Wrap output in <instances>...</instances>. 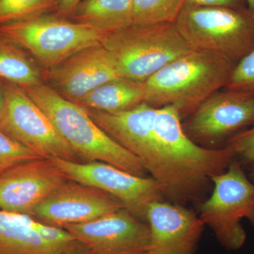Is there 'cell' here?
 <instances>
[{"mask_svg": "<svg viewBox=\"0 0 254 254\" xmlns=\"http://www.w3.org/2000/svg\"><path fill=\"white\" fill-rule=\"evenodd\" d=\"M172 105L157 108L153 138L143 165L158 182L167 201L185 205L205 199L212 177L225 172L235 160L227 145L209 148L193 141Z\"/></svg>", "mask_w": 254, "mask_h": 254, "instance_id": "cell-1", "label": "cell"}, {"mask_svg": "<svg viewBox=\"0 0 254 254\" xmlns=\"http://www.w3.org/2000/svg\"><path fill=\"white\" fill-rule=\"evenodd\" d=\"M236 65L218 55L192 50L165 65L145 81V103L172 105L182 118L226 87Z\"/></svg>", "mask_w": 254, "mask_h": 254, "instance_id": "cell-2", "label": "cell"}, {"mask_svg": "<svg viewBox=\"0 0 254 254\" xmlns=\"http://www.w3.org/2000/svg\"><path fill=\"white\" fill-rule=\"evenodd\" d=\"M23 89L46 113L83 163L104 162L137 176H148L141 162L103 131L86 108L43 83Z\"/></svg>", "mask_w": 254, "mask_h": 254, "instance_id": "cell-3", "label": "cell"}, {"mask_svg": "<svg viewBox=\"0 0 254 254\" xmlns=\"http://www.w3.org/2000/svg\"><path fill=\"white\" fill-rule=\"evenodd\" d=\"M175 24L193 49L210 52L235 65L254 50V12L247 6L186 4Z\"/></svg>", "mask_w": 254, "mask_h": 254, "instance_id": "cell-4", "label": "cell"}, {"mask_svg": "<svg viewBox=\"0 0 254 254\" xmlns=\"http://www.w3.org/2000/svg\"><path fill=\"white\" fill-rule=\"evenodd\" d=\"M101 45L113 57L121 77L142 82L193 50L175 23L132 25L105 34Z\"/></svg>", "mask_w": 254, "mask_h": 254, "instance_id": "cell-5", "label": "cell"}, {"mask_svg": "<svg viewBox=\"0 0 254 254\" xmlns=\"http://www.w3.org/2000/svg\"><path fill=\"white\" fill-rule=\"evenodd\" d=\"M211 181V193L199 203L198 216L225 248L240 250L247 240L241 222L247 218L254 225V182L236 161Z\"/></svg>", "mask_w": 254, "mask_h": 254, "instance_id": "cell-6", "label": "cell"}, {"mask_svg": "<svg viewBox=\"0 0 254 254\" xmlns=\"http://www.w3.org/2000/svg\"><path fill=\"white\" fill-rule=\"evenodd\" d=\"M105 35L82 23L43 16L0 26V38L28 50L50 68L101 44Z\"/></svg>", "mask_w": 254, "mask_h": 254, "instance_id": "cell-7", "label": "cell"}, {"mask_svg": "<svg viewBox=\"0 0 254 254\" xmlns=\"http://www.w3.org/2000/svg\"><path fill=\"white\" fill-rule=\"evenodd\" d=\"M0 128L42 158L83 163L26 92L9 82L4 81V107Z\"/></svg>", "mask_w": 254, "mask_h": 254, "instance_id": "cell-8", "label": "cell"}, {"mask_svg": "<svg viewBox=\"0 0 254 254\" xmlns=\"http://www.w3.org/2000/svg\"><path fill=\"white\" fill-rule=\"evenodd\" d=\"M53 160L68 180L110 193L120 200L129 213L143 221H146L148 206L164 200L158 182L150 176H137L104 162Z\"/></svg>", "mask_w": 254, "mask_h": 254, "instance_id": "cell-9", "label": "cell"}, {"mask_svg": "<svg viewBox=\"0 0 254 254\" xmlns=\"http://www.w3.org/2000/svg\"><path fill=\"white\" fill-rule=\"evenodd\" d=\"M253 125L254 95L223 89L205 100L183 127L195 143L215 148Z\"/></svg>", "mask_w": 254, "mask_h": 254, "instance_id": "cell-10", "label": "cell"}, {"mask_svg": "<svg viewBox=\"0 0 254 254\" xmlns=\"http://www.w3.org/2000/svg\"><path fill=\"white\" fill-rule=\"evenodd\" d=\"M125 208L118 198L94 187L68 180L39 203L31 217L64 227L92 221Z\"/></svg>", "mask_w": 254, "mask_h": 254, "instance_id": "cell-11", "label": "cell"}, {"mask_svg": "<svg viewBox=\"0 0 254 254\" xmlns=\"http://www.w3.org/2000/svg\"><path fill=\"white\" fill-rule=\"evenodd\" d=\"M68 180L53 159L15 165L0 174V210L31 216L37 205Z\"/></svg>", "mask_w": 254, "mask_h": 254, "instance_id": "cell-12", "label": "cell"}, {"mask_svg": "<svg viewBox=\"0 0 254 254\" xmlns=\"http://www.w3.org/2000/svg\"><path fill=\"white\" fill-rule=\"evenodd\" d=\"M63 228L95 254H141L151 246L148 223L126 209Z\"/></svg>", "mask_w": 254, "mask_h": 254, "instance_id": "cell-13", "label": "cell"}, {"mask_svg": "<svg viewBox=\"0 0 254 254\" xmlns=\"http://www.w3.org/2000/svg\"><path fill=\"white\" fill-rule=\"evenodd\" d=\"M145 220L151 235L150 250L161 254H194L205 226L193 210L165 200L148 206Z\"/></svg>", "mask_w": 254, "mask_h": 254, "instance_id": "cell-14", "label": "cell"}, {"mask_svg": "<svg viewBox=\"0 0 254 254\" xmlns=\"http://www.w3.org/2000/svg\"><path fill=\"white\" fill-rule=\"evenodd\" d=\"M50 73L58 93L75 103L97 87L121 77L113 57L101 44L76 53Z\"/></svg>", "mask_w": 254, "mask_h": 254, "instance_id": "cell-15", "label": "cell"}, {"mask_svg": "<svg viewBox=\"0 0 254 254\" xmlns=\"http://www.w3.org/2000/svg\"><path fill=\"white\" fill-rule=\"evenodd\" d=\"M32 217L0 210V254H64L75 243L58 245L31 226Z\"/></svg>", "mask_w": 254, "mask_h": 254, "instance_id": "cell-16", "label": "cell"}, {"mask_svg": "<svg viewBox=\"0 0 254 254\" xmlns=\"http://www.w3.org/2000/svg\"><path fill=\"white\" fill-rule=\"evenodd\" d=\"M145 102V82L120 77L97 87L76 104L87 109L118 112Z\"/></svg>", "mask_w": 254, "mask_h": 254, "instance_id": "cell-17", "label": "cell"}, {"mask_svg": "<svg viewBox=\"0 0 254 254\" xmlns=\"http://www.w3.org/2000/svg\"><path fill=\"white\" fill-rule=\"evenodd\" d=\"M74 14L76 22L105 34L133 25L132 0H85Z\"/></svg>", "mask_w": 254, "mask_h": 254, "instance_id": "cell-18", "label": "cell"}, {"mask_svg": "<svg viewBox=\"0 0 254 254\" xmlns=\"http://www.w3.org/2000/svg\"><path fill=\"white\" fill-rule=\"evenodd\" d=\"M21 49L0 38V79L22 88L41 84L38 68Z\"/></svg>", "mask_w": 254, "mask_h": 254, "instance_id": "cell-19", "label": "cell"}, {"mask_svg": "<svg viewBox=\"0 0 254 254\" xmlns=\"http://www.w3.org/2000/svg\"><path fill=\"white\" fill-rule=\"evenodd\" d=\"M187 0H132L133 25L175 23Z\"/></svg>", "mask_w": 254, "mask_h": 254, "instance_id": "cell-20", "label": "cell"}, {"mask_svg": "<svg viewBox=\"0 0 254 254\" xmlns=\"http://www.w3.org/2000/svg\"><path fill=\"white\" fill-rule=\"evenodd\" d=\"M58 0H0V26L43 16Z\"/></svg>", "mask_w": 254, "mask_h": 254, "instance_id": "cell-21", "label": "cell"}, {"mask_svg": "<svg viewBox=\"0 0 254 254\" xmlns=\"http://www.w3.org/2000/svg\"><path fill=\"white\" fill-rule=\"evenodd\" d=\"M42 158L0 128V174L15 165Z\"/></svg>", "mask_w": 254, "mask_h": 254, "instance_id": "cell-22", "label": "cell"}, {"mask_svg": "<svg viewBox=\"0 0 254 254\" xmlns=\"http://www.w3.org/2000/svg\"><path fill=\"white\" fill-rule=\"evenodd\" d=\"M224 89L254 96V50L235 66L230 80Z\"/></svg>", "mask_w": 254, "mask_h": 254, "instance_id": "cell-23", "label": "cell"}, {"mask_svg": "<svg viewBox=\"0 0 254 254\" xmlns=\"http://www.w3.org/2000/svg\"><path fill=\"white\" fill-rule=\"evenodd\" d=\"M233 152L235 160L243 167L254 164V125L237 133L225 143Z\"/></svg>", "mask_w": 254, "mask_h": 254, "instance_id": "cell-24", "label": "cell"}, {"mask_svg": "<svg viewBox=\"0 0 254 254\" xmlns=\"http://www.w3.org/2000/svg\"><path fill=\"white\" fill-rule=\"evenodd\" d=\"M187 4L200 6H227V7H246L245 0H187Z\"/></svg>", "mask_w": 254, "mask_h": 254, "instance_id": "cell-25", "label": "cell"}, {"mask_svg": "<svg viewBox=\"0 0 254 254\" xmlns=\"http://www.w3.org/2000/svg\"><path fill=\"white\" fill-rule=\"evenodd\" d=\"M81 2V0H58L60 12L64 15L72 14Z\"/></svg>", "mask_w": 254, "mask_h": 254, "instance_id": "cell-26", "label": "cell"}, {"mask_svg": "<svg viewBox=\"0 0 254 254\" xmlns=\"http://www.w3.org/2000/svg\"><path fill=\"white\" fill-rule=\"evenodd\" d=\"M64 254H95L91 250H90L87 246L83 245L81 242H76Z\"/></svg>", "mask_w": 254, "mask_h": 254, "instance_id": "cell-27", "label": "cell"}, {"mask_svg": "<svg viewBox=\"0 0 254 254\" xmlns=\"http://www.w3.org/2000/svg\"><path fill=\"white\" fill-rule=\"evenodd\" d=\"M4 107V81L0 79V118Z\"/></svg>", "mask_w": 254, "mask_h": 254, "instance_id": "cell-28", "label": "cell"}, {"mask_svg": "<svg viewBox=\"0 0 254 254\" xmlns=\"http://www.w3.org/2000/svg\"><path fill=\"white\" fill-rule=\"evenodd\" d=\"M247 7L254 12V0H245Z\"/></svg>", "mask_w": 254, "mask_h": 254, "instance_id": "cell-29", "label": "cell"}, {"mask_svg": "<svg viewBox=\"0 0 254 254\" xmlns=\"http://www.w3.org/2000/svg\"><path fill=\"white\" fill-rule=\"evenodd\" d=\"M248 168L250 169V177H250V180H252V182H254V164L248 167Z\"/></svg>", "mask_w": 254, "mask_h": 254, "instance_id": "cell-30", "label": "cell"}, {"mask_svg": "<svg viewBox=\"0 0 254 254\" xmlns=\"http://www.w3.org/2000/svg\"><path fill=\"white\" fill-rule=\"evenodd\" d=\"M141 254H161L159 253V252H156V251L150 250L149 251H148V252H145V253Z\"/></svg>", "mask_w": 254, "mask_h": 254, "instance_id": "cell-31", "label": "cell"}]
</instances>
